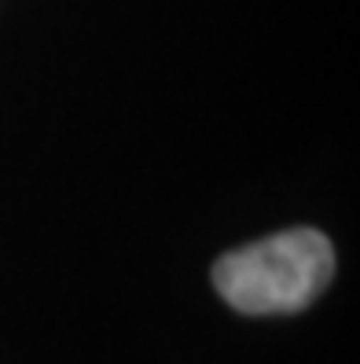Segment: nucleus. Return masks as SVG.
I'll return each mask as SVG.
<instances>
[{"mask_svg": "<svg viewBox=\"0 0 360 364\" xmlns=\"http://www.w3.org/2000/svg\"><path fill=\"white\" fill-rule=\"evenodd\" d=\"M331 276L334 250L327 235L316 228H290L217 258L214 287L246 316H276L312 306Z\"/></svg>", "mask_w": 360, "mask_h": 364, "instance_id": "1", "label": "nucleus"}]
</instances>
